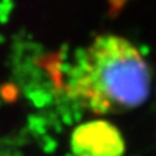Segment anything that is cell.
I'll return each mask as SVG.
<instances>
[{
	"mask_svg": "<svg viewBox=\"0 0 156 156\" xmlns=\"http://www.w3.org/2000/svg\"><path fill=\"white\" fill-rule=\"evenodd\" d=\"M151 70L129 39L98 35L78 53L68 72L65 92L94 115L121 113L140 107L151 92Z\"/></svg>",
	"mask_w": 156,
	"mask_h": 156,
	"instance_id": "cell-1",
	"label": "cell"
},
{
	"mask_svg": "<svg viewBox=\"0 0 156 156\" xmlns=\"http://www.w3.org/2000/svg\"><path fill=\"white\" fill-rule=\"evenodd\" d=\"M73 156H124L120 130L107 120H90L76 126L70 135Z\"/></svg>",
	"mask_w": 156,
	"mask_h": 156,
	"instance_id": "cell-2",
	"label": "cell"
}]
</instances>
